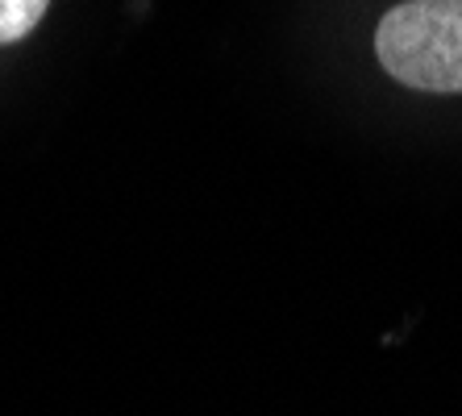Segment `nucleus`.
I'll list each match as a JSON object with an SVG mask.
<instances>
[{
    "label": "nucleus",
    "mask_w": 462,
    "mask_h": 416,
    "mask_svg": "<svg viewBox=\"0 0 462 416\" xmlns=\"http://www.w3.org/2000/svg\"><path fill=\"white\" fill-rule=\"evenodd\" d=\"M392 79L420 92H462V0H404L375 30Z\"/></svg>",
    "instance_id": "f257e3e1"
},
{
    "label": "nucleus",
    "mask_w": 462,
    "mask_h": 416,
    "mask_svg": "<svg viewBox=\"0 0 462 416\" xmlns=\"http://www.w3.org/2000/svg\"><path fill=\"white\" fill-rule=\"evenodd\" d=\"M51 0H0V46L30 38V30L46 17Z\"/></svg>",
    "instance_id": "f03ea898"
}]
</instances>
